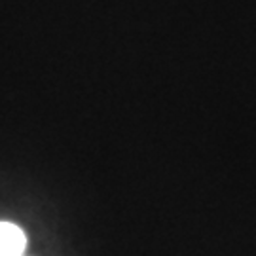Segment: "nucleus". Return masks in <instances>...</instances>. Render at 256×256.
<instances>
[{
	"label": "nucleus",
	"mask_w": 256,
	"mask_h": 256,
	"mask_svg": "<svg viewBox=\"0 0 256 256\" xmlns=\"http://www.w3.org/2000/svg\"><path fill=\"white\" fill-rule=\"evenodd\" d=\"M25 234L16 224L0 222V256H23Z\"/></svg>",
	"instance_id": "1"
}]
</instances>
